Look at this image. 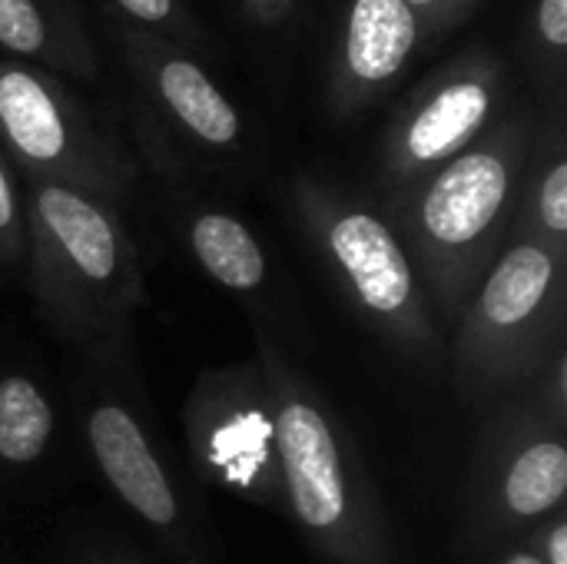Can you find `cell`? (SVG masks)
<instances>
[{"label":"cell","mask_w":567,"mask_h":564,"mask_svg":"<svg viewBox=\"0 0 567 564\" xmlns=\"http://www.w3.org/2000/svg\"><path fill=\"white\" fill-rule=\"evenodd\" d=\"M272 416L286 512L329 564H395L392 529L359 439L282 342L256 332Z\"/></svg>","instance_id":"6da1fadb"},{"label":"cell","mask_w":567,"mask_h":564,"mask_svg":"<svg viewBox=\"0 0 567 564\" xmlns=\"http://www.w3.org/2000/svg\"><path fill=\"white\" fill-rule=\"evenodd\" d=\"M528 156L522 126H505L445 166L395 189L389 223L402 239L442 332H452L508 243Z\"/></svg>","instance_id":"7a4b0ae2"},{"label":"cell","mask_w":567,"mask_h":564,"mask_svg":"<svg viewBox=\"0 0 567 564\" xmlns=\"http://www.w3.org/2000/svg\"><path fill=\"white\" fill-rule=\"evenodd\" d=\"M23 229L27 286L56 339L86 349L133 329L146 286L113 203L66 183L30 180Z\"/></svg>","instance_id":"3957f363"},{"label":"cell","mask_w":567,"mask_h":564,"mask_svg":"<svg viewBox=\"0 0 567 564\" xmlns=\"http://www.w3.org/2000/svg\"><path fill=\"white\" fill-rule=\"evenodd\" d=\"M133 349V329L83 349L76 416L90 455L116 499L153 532L173 562L223 564L199 505L156 439Z\"/></svg>","instance_id":"277c9868"},{"label":"cell","mask_w":567,"mask_h":564,"mask_svg":"<svg viewBox=\"0 0 567 564\" xmlns=\"http://www.w3.org/2000/svg\"><path fill=\"white\" fill-rule=\"evenodd\" d=\"M292 203L309 249L349 312L405 362L435 369L449 349L445 332L385 213L312 180L292 189Z\"/></svg>","instance_id":"5b68a950"},{"label":"cell","mask_w":567,"mask_h":564,"mask_svg":"<svg viewBox=\"0 0 567 564\" xmlns=\"http://www.w3.org/2000/svg\"><path fill=\"white\" fill-rule=\"evenodd\" d=\"M452 332L455 392L468 409L492 412L567 342V259L508 239Z\"/></svg>","instance_id":"8992f818"},{"label":"cell","mask_w":567,"mask_h":564,"mask_svg":"<svg viewBox=\"0 0 567 564\" xmlns=\"http://www.w3.org/2000/svg\"><path fill=\"white\" fill-rule=\"evenodd\" d=\"M567 425L525 389L495 406L468 469V532L478 545L518 542L565 509Z\"/></svg>","instance_id":"52a82bcc"},{"label":"cell","mask_w":567,"mask_h":564,"mask_svg":"<svg viewBox=\"0 0 567 564\" xmlns=\"http://www.w3.org/2000/svg\"><path fill=\"white\" fill-rule=\"evenodd\" d=\"M183 435L189 469L203 485L286 512L272 396L259 356L196 376L183 402Z\"/></svg>","instance_id":"ba28073f"},{"label":"cell","mask_w":567,"mask_h":564,"mask_svg":"<svg viewBox=\"0 0 567 564\" xmlns=\"http://www.w3.org/2000/svg\"><path fill=\"white\" fill-rule=\"evenodd\" d=\"M0 136L33 180L66 183L113 206L130 189L126 156L27 66H0Z\"/></svg>","instance_id":"9c48e42d"},{"label":"cell","mask_w":567,"mask_h":564,"mask_svg":"<svg viewBox=\"0 0 567 564\" xmlns=\"http://www.w3.org/2000/svg\"><path fill=\"white\" fill-rule=\"evenodd\" d=\"M495 86L485 76H455L432 90L392 130L382 153V176L392 189H405L432 170L445 166L492 123Z\"/></svg>","instance_id":"30bf717a"},{"label":"cell","mask_w":567,"mask_h":564,"mask_svg":"<svg viewBox=\"0 0 567 564\" xmlns=\"http://www.w3.org/2000/svg\"><path fill=\"white\" fill-rule=\"evenodd\" d=\"M183 243L193 263L252 316V332H266L282 342L286 312L279 302L276 266L266 256L259 236L226 209L196 206L183 219Z\"/></svg>","instance_id":"8fae6325"},{"label":"cell","mask_w":567,"mask_h":564,"mask_svg":"<svg viewBox=\"0 0 567 564\" xmlns=\"http://www.w3.org/2000/svg\"><path fill=\"white\" fill-rule=\"evenodd\" d=\"M419 40V17L405 0H352L346 20V73L359 90L395 80Z\"/></svg>","instance_id":"7c38bea8"},{"label":"cell","mask_w":567,"mask_h":564,"mask_svg":"<svg viewBox=\"0 0 567 564\" xmlns=\"http://www.w3.org/2000/svg\"><path fill=\"white\" fill-rule=\"evenodd\" d=\"M156 90L176 123L209 150H229L243 136V120L199 63L166 57L156 66Z\"/></svg>","instance_id":"4fadbf2b"},{"label":"cell","mask_w":567,"mask_h":564,"mask_svg":"<svg viewBox=\"0 0 567 564\" xmlns=\"http://www.w3.org/2000/svg\"><path fill=\"white\" fill-rule=\"evenodd\" d=\"M56 439V409L43 382L23 369H0V469L40 465Z\"/></svg>","instance_id":"5bb4252c"},{"label":"cell","mask_w":567,"mask_h":564,"mask_svg":"<svg viewBox=\"0 0 567 564\" xmlns=\"http://www.w3.org/2000/svg\"><path fill=\"white\" fill-rule=\"evenodd\" d=\"M508 239H528L567 259V160L561 140L532 170H522Z\"/></svg>","instance_id":"9a60e30c"},{"label":"cell","mask_w":567,"mask_h":564,"mask_svg":"<svg viewBox=\"0 0 567 564\" xmlns=\"http://www.w3.org/2000/svg\"><path fill=\"white\" fill-rule=\"evenodd\" d=\"M27 259V229H23V206L13 186L7 163L0 160V269H23Z\"/></svg>","instance_id":"2e32d148"},{"label":"cell","mask_w":567,"mask_h":564,"mask_svg":"<svg viewBox=\"0 0 567 564\" xmlns=\"http://www.w3.org/2000/svg\"><path fill=\"white\" fill-rule=\"evenodd\" d=\"M0 43L13 53H40L47 23L33 0H0Z\"/></svg>","instance_id":"e0dca14e"},{"label":"cell","mask_w":567,"mask_h":564,"mask_svg":"<svg viewBox=\"0 0 567 564\" xmlns=\"http://www.w3.org/2000/svg\"><path fill=\"white\" fill-rule=\"evenodd\" d=\"M525 392L561 425H567V342L548 356V362L535 372Z\"/></svg>","instance_id":"ac0fdd59"},{"label":"cell","mask_w":567,"mask_h":564,"mask_svg":"<svg viewBox=\"0 0 567 564\" xmlns=\"http://www.w3.org/2000/svg\"><path fill=\"white\" fill-rule=\"evenodd\" d=\"M542 564H567V515L558 509L518 539Z\"/></svg>","instance_id":"d6986e66"},{"label":"cell","mask_w":567,"mask_h":564,"mask_svg":"<svg viewBox=\"0 0 567 564\" xmlns=\"http://www.w3.org/2000/svg\"><path fill=\"white\" fill-rule=\"evenodd\" d=\"M538 33L555 47H567V0H542L538 3Z\"/></svg>","instance_id":"ffe728a7"},{"label":"cell","mask_w":567,"mask_h":564,"mask_svg":"<svg viewBox=\"0 0 567 564\" xmlns=\"http://www.w3.org/2000/svg\"><path fill=\"white\" fill-rule=\"evenodd\" d=\"M126 13H133L136 20L146 23H163L173 13V0H116Z\"/></svg>","instance_id":"44dd1931"},{"label":"cell","mask_w":567,"mask_h":564,"mask_svg":"<svg viewBox=\"0 0 567 564\" xmlns=\"http://www.w3.org/2000/svg\"><path fill=\"white\" fill-rule=\"evenodd\" d=\"M488 564H542L522 542H502L498 545V555Z\"/></svg>","instance_id":"7402d4cb"},{"label":"cell","mask_w":567,"mask_h":564,"mask_svg":"<svg viewBox=\"0 0 567 564\" xmlns=\"http://www.w3.org/2000/svg\"><path fill=\"white\" fill-rule=\"evenodd\" d=\"M412 10H435V7H442L445 0H405Z\"/></svg>","instance_id":"603a6c76"},{"label":"cell","mask_w":567,"mask_h":564,"mask_svg":"<svg viewBox=\"0 0 567 564\" xmlns=\"http://www.w3.org/2000/svg\"><path fill=\"white\" fill-rule=\"evenodd\" d=\"M103 564H146V562H133V558H110V562Z\"/></svg>","instance_id":"cb8c5ba5"},{"label":"cell","mask_w":567,"mask_h":564,"mask_svg":"<svg viewBox=\"0 0 567 564\" xmlns=\"http://www.w3.org/2000/svg\"><path fill=\"white\" fill-rule=\"evenodd\" d=\"M262 3H272V0H262Z\"/></svg>","instance_id":"d4e9b609"}]
</instances>
